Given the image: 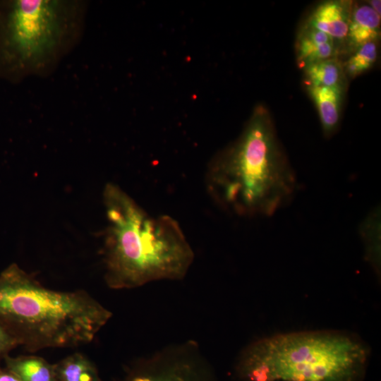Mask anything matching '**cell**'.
<instances>
[{
	"instance_id": "2e32d148",
	"label": "cell",
	"mask_w": 381,
	"mask_h": 381,
	"mask_svg": "<svg viewBox=\"0 0 381 381\" xmlns=\"http://www.w3.org/2000/svg\"><path fill=\"white\" fill-rule=\"evenodd\" d=\"M18 346L16 339L0 324V359Z\"/></svg>"
},
{
	"instance_id": "e0dca14e",
	"label": "cell",
	"mask_w": 381,
	"mask_h": 381,
	"mask_svg": "<svg viewBox=\"0 0 381 381\" xmlns=\"http://www.w3.org/2000/svg\"><path fill=\"white\" fill-rule=\"evenodd\" d=\"M0 381H22L6 368L0 366Z\"/></svg>"
},
{
	"instance_id": "3957f363",
	"label": "cell",
	"mask_w": 381,
	"mask_h": 381,
	"mask_svg": "<svg viewBox=\"0 0 381 381\" xmlns=\"http://www.w3.org/2000/svg\"><path fill=\"white\" fill-rule=\"evenodd\" d=\"M111 317L86 291L49 289L16 263L0 274V324L29 351L87 344Z\"/></svg>"
},
{
	"instance_id": "277c9868",
	"label": "cell",
	"mask_w": 381,
	"mask_h": 381,
	"mask_svg": "<svg viewBox=\"0 0 381 381\" xmlns=\"http://www.w3.org/2000/svg\"><path fill=\"white\" fill-rule=\"evenodd\" d=\"M370 356L368 344L356 334L294 331L248 344L234 369L241 381H363Z\"/></svg>"
},
{
	"instance_id": "5bb4252c",
	"label": "cell",
	"mask_w": 381,
	"mask_h": 381,
	"mask_svg": "<svg viewBox=\"0 0 381 381\" xmlns=\"http://www.w3.org/2000/svg\"><path fill=\"white\" fill-rule=\"evenodd\" d=\"M365 257L375 273L380 274V212L375 208L363 220L360 226Z\"/></svg>"
},
{
	"instance_id": "8992f818",
	"label": "cell",
	"mask_w": 381,
	"mask_h": 381,
	"mask_svg": "<svg viewBox=\"0 0 381 381\" xmlns=\"http://www.w3.org/2000/svg\"><path fill=\"white\" fill-rule=\"evenodd\" d=\"M190 346L164 350L139 361L123 381H216L214 373Z\"/></svg>"
},
{
	"instance_id": "9a60e30c",
	"label": "cell",
	"mask_w": 381,
	"mask_h": 381,
	"mask_svg": "<svg viewBox=\"0 0 381 381\" xmlns=\"http://www.w3.org/2000/svg\"><path fill=\"white\" fill-rule=\"evenodd\" d=\"M378 55L376 42L358 47L343 66L345 75L356 78L373 67Z\"/></svg>"
},
{
	"instance_id": "30bf717a",
	"label": "cell",
	"mask_w": 381,
	"mask_h": 381,
	"mask_svg": "<svg viewBox=\"0 0 381 381\" xmlns=\"http://www.w3.org/2000/svg\"><path fill=\"white\" fill-rule=\"evenodd\" d=\"M380 16L367 4L351 8L346 39L356 49L369 42H377L380 36Z\"/></svg>"
},
{
	"instance_id": "4fadbf2b",
	"label": "cell",
	"mask_w": 381,
	"mask_h": 381,
	"mask_svg": "<svg viewBox=\"0 0 381 381\" xmlns=\"http://www.w3.org/2000/svg\"><path fill=\"white\" fill-rule=\"evenodd\" d=\"M54 367L59 381H102L95 365L80 353L66 357Z\"/></svg>"
},
{
	"instance_id": "7c38bea8",
	"label": "cell",
	"mask_w": 381,
	"mask_h": 381,
	"mask_svg": "<svg viewBox=\"0 0 381 381\" xmlns=\"http://www.w3.org/2000/svg\"><path fill=\"white\" fill-rule=\"evenodd\" d=\"M303 71L306 87L344 86L343 65L336 57L309 65Z\"/></svg>"
},
{
	"instance_id": "8fae6325",
	"label": "cell",
	"mask_w": 381,
	"mask_h": 381,
	"mask_svg": "<svg viewBox=\"0 0 381 381\" xmlns=\"http://www.w3.org/2000/svg\"><path fill=\"white\" fill-rule=\"evenodd\" d=\"M5 365L22 381H59L54 364L36 356L4 358Z\"/></svg>"
},
{
	"instance_id": "6da1fadb",
	"label": "cell",
	"mask_w": 381,
	"mask_h": 381,
	"mask_svg": "<svg viewBox=\"0 0 381 381\" xmlns=\"http://www.w3.org/2000/svg\"><path fill=\"white\" fill-rule=\"evenodd\" d=\"M205 181L214 201L238 216L270 217L292 200L296 173L265 105H257L237 139L214 156Z\"/></svg>"
},
{
	"instance_id": "ba28073f",
	"label": "cell",
	"mask_w": 381,
	"mask_h": 381,
	"mask_svg": "<svg viewBox=\"0 0 381 381\" xmlns=\"http://www.w3.org/2000/svg\"><path fill=\"white\" fill-rule=\"evenodd\" d=\"M335 42L328 35L305 25L296 42L298 66L303 70L313 64L334 58Z\"/></svg>"
},
{
	"instance_id": "ac0fdd59",
	"label": "cell",
	"mask_w": 381,
	"mask_h": 381,
	"mask_svg": "<svg viewBox=\"0 0 381 381\" xmlns=\"http://www.w3.org/2000/svg\"><path fill=\"white\" fill-rule=\"evenodd\" d=\"M368 4L377 14L380 16L381 1L380 0H371L369 1Z\"/></svg>"
},
{
	"instance_id": "9c48e42d",
	"label": "cell",
	"mask_w": 381,
	"mask_h": 381,
	"mask_svg": "<svg viewBox=\"0 0 381 381\" xmlns=\"http://www.w3.org/2000/svg\"><path fill=\"white\" fill-rule=\"evenodd\" d=\"M306 87L317 109L323 134L331 136L339 126L345 87Z\"/></svg>"
},
{
	"instance_id": "5b68a950",
	"label": "cell",
	"mask_w": 381,
	"mask_h": 381,
	"mask_svg": "<svg viewBox=\"0 0 381 381\" xmlns=\"http://www.w3.org/2000/svg\"><path fill=\"white\" fill-rule=\"evenodd\" d=\"M83 0H1L0 78L12 83L49 76L80 43Z\"/></svg>"
},
{
	"instance_id": "7a4b0ae2",
	"label": "cell",
	"mask_w": 381,
	"mask_h": 381,
	"mask_svg": "<svg viewBox=\"0 0 381 381\" xmlns=\"http://www.w3.org/2000/svg\"><path fill=\"white\" fill-rule=\"evenodd\" d=\"M103 201L108 220L104 279L109 288L132 289L186 276L194 253L174 218L149 214L113 183L105 186Z\"/></svg>"
},
{
	"instance_id": "52a82bcc",
	"label": "cell",
	"mask_w": 381,
	"mask_h": 381,
	"mask_svg": "<svg viewBox=\"0 0 381 381\" xmlns=\"http://www.w3.org/2000/svg\"><path fill=\"white\" fill-rule=\"evenodd\" d=\"M351 3L346 1H325L311 12L306 25L320 30L336 42L346 39L351 12Z\"/></svg>"
}]
</instances>
